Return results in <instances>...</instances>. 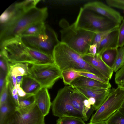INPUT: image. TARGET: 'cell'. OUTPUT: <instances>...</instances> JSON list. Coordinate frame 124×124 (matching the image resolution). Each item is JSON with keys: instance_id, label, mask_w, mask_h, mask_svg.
I'll return each instance as SVG.
<instances>
[{"instance_id": "cell-1", "label": "cell", "mask_w": 124, "mask_h": 124, "mask_svg": "<svg viewBox=\"0 0 124 124\" xmlns=\"http://www.w3.org/2000/svg\"><path fill=\"white\" fill-rule=\"evenodd\" d=\"M48 16L47 8L35 7L23 13H19L7 24L0 26V44L19 37L28 27L36 22L44 21Z\"/></svg>"}, {"instance_id": "cell-2", "label": "cell", "mask_w": 124, "mask_h": 124, "mask_svg": "<svg viewBox=\"0 0 124 124\" xmlns=\"http://www.w3.org/2000/svg\"><path fill=\"white\" fill-rule=\"evenodd\" d=\"M55 64L62 71L66 70L88 72L109 81L98 71L85 61L81 55L61 41L54 47L52 54Z\"/></svg>"}, {"instance_id": "cell-3", "label": "cell", "mask_w": 124, "mask_h": 124, "mask_svg": "<svg viewBox=\"0 0 124 124\" xmlns=\"http://www.w3.org/2000/svg\"><path fill=\"white\" fill-rule=\"evenodd\" d=\"M61 28L60 31L61 41L64 43L82 56L88 51L96 33L75 28L72 24L70 25L65 20L59 23Z\"/></svg>"}, {"instance_id": "cell-4", "label": "cell", "mask_w": 124, "mask_h": 124, "mask_svg": "<svg viewBox=\"0 0 124 124\" xmlns=\"http://www.w3.org/2000/svg\"><path fill=\"white\" fill-rule=\"evenodd\" d=\"M73 24L76 28L95 33L109 30L120 25L83 7L80 8L77 18Z\"/></svg>"}, {"instance_id": "cell-5", "label": "cell", "mask_w": 124, "mask_h": 124, "mask_svg": "<svg viewBox=\"0 0 124 124\" xmlns=\"http://www.w3.org/2000/svg\"><path fill=\"white\" fill-rule=\"evenodd\" d=\"M20 37L27 47L52 56L54 47L60 42L55 31L47 24L46 25L45 31L41 34Z\"/></svg>"}, {"instance_id": "cell-6", "label": "cell", "mask_w": 124, "mask_h": 124, "mask_svg": "<svg viewBox=\"0 0 124 124\" xmlns=\"http://www.w3.org/2000/svg\"><path fill=\"white\" fill-rule=\"evenodd\" d=\"M0 55L4 57L10 63H27L36 64L30 56L27 47L20 37L6 41L0 44Z\"/></svg>"}, {"instance_id": "cell-7", "label": "cell", "mask_w": 124, "mask_h": 124, "mask_svg": "<svg viewBox=\"0 0 124 124\" xmlns=\"http://www.w3.org/2000/svg\"><path fill=\"white\" fill-rule=\"evenodd\" d=\"M29 67L28 76L40 85L41 88H51L62 78V71L55 64H33Z\"/></svg>"}, {"instance_id": "cell-8", "label": "cell", "mask_w": 124, "mask_h": 124, "mask_svg": "<svg viewBox=\"0 0 124 124\" xmlns=\"http://www.w3.org/2000/svg\"><path fill=\"white\" fill-rule=\"evenodd\" d=\"M73 88L65 86L58 91L51 103L53 114L59 118L71 117L82 119L84 118L81 113L73 106L70 98Z\"/></svg>"}, {"instance_id": "cell-9", "label": "cell", "mask_w": 124, "mask_h": 124, "mask_svg": "<svg viewBox=\"0 0 124 124\" xmlns=\"http://www.w3.org/2000/svg\"><path fill=\"white\" fill-rule=\"evenodd\" d=\"M124 99V89H111L108 97L92 116L90 122L105 121L118 110Z\"/></svg>"}, {"instance_id": "cell-10", "label": "cell", "mask_w": 124, "mask_h": 124, "mask_svg": "<svg viewBox=\"0 0 124 124\" xmlns=\"http://www.w3.org/2000/svg\"><path fill=\"white\" fill-rule=\"evenodd\" d=\"M44 117L35 104L28 108L16 109L4 124H45Z\"/></svg>"}, {"instance_id": "cell-11", "label": "cell", "mask_w": 124, "mask_h": 124, "mask_svg": "<svg viewBox=\"0 0 124 124\" xmlns=\"http://www.w3.org/2000/svg\"><path fill=\"white\" fill-rule=\"evenodd\" d=\"M84 8L92 11L120 24L123 17L120 13L108 5L100 1L88 2L83 7Z\"/></svg>"}, {"instance_id": "cell-12", "label": "cell", "mask_w": 124, "mask_h": 124, "mask_svg": "<svg viewBox=\"0 0 124 124\" xmlns=\"http://www.w3.org/2000/svg\"><path fill=\"white\" fill-rule=\"evenodd\" d=\"M75 88L87 99L90 97L95 99L96 103L94 108L97 110L108 96L111 89L97 88L75 87Z\"/></svg>"}, {"instance_id": "cell-13", "label": "cell", "mask_w": 124, "mask_h": 124, "mask_svg": "<svg viewBox=\"0 0 124 124\" xmlns=\"http://www.w3.org/2000/svg\"><path fill=\"white\" fill-rule=\"evenodd\" d=\"M85 61L98 71L109 81L111 78L114 72L102 60L101 56L96 53L93 56L88 53L82 56Z\"/></svg>"}, {"instance_id": "cell-14", "label": "cell", "mask_w": 124, "mask_h": 124, "mask_svg": "<svg viewBox=\"0 0 124 124\" xmlns=\"http://www.w3.org/2000/svg\"><path fill=\"white\" fill-rule=\"evenodd\" d=\"M34 97L36 104L45 117L49 113L52 103L48 89L41 88L36 93Z\"/></svg>"}, {"instance_id": "cell-15", "label": "cell", "mask_w": 124, "mask_h": 124, "mask_svg": "<svg viewBox=\"0 0 124 124\" xmlns=\"http://www.w3.org/2000/svg\"><path fill=\"white\" fill-rule=\"evenodd\" d=\"M73 88L70 98L71 103L82 114L84 118V120L87 121L92 111L87 109L85 106L84 101L87 98L75 88Z\"/></svg>"}, {"instance_id": "cell-16", "label": "cell", "mask_w": 124, "mask_h": 124, "mask_svg": "<svg viewBox=\"0 0 124 124\" xmlns=\"http://www.w3.org/2000/svg\"><path fill=\"white\" fill-rule=\"evenodd\" d=\"M72 88H111L110 83L106 84L85 77L81 76L77 78L70 85Z\"/></svg>"}, {"instance_id": "cell-17", "label": "cell", "mask_w": 124, "mask_h": 124, "mask_svg": "<svg viewBox=\"0 0 124 124\" xmlns=\"http://www.w3.org/2000/svg\"><path fill=\"white\" fill-rule=\"evenodd\" d=\"M118 29L111 32L102 40L97 47L96 53L101 56L107 50L119 48Z\"/></svg>"}, {"instance_id": "cell-18", "label": "cell", "mask_w": 124, "mask_h": 124, "mask_svg": "<svg viewBox=\"0 0 124 124\" xmlns=\"http://www.w3.org/2000/svg\"><path fill=\"white\" fill-rule=\"evenodd\" d=\"M27 49L30 56L37 64H55L52 55L28 47Z\"/></svg>"}, {"instance_id": "cell-19", "label": "cell", "mask_w": 124, "mask_h": 124, "mask_svg": "<svg viewBox=\"0 0 124 124\" xmlns=\"http://www.w3.org/2000/svg\"><path fill=\"white\" fill-rule=\"evenodd\" d=\"M20 86L27 93L33 95L41 88L39 83L28 76H23Z\"/></svg>"}, {"instance_id": "cell-20", "label": "cell", "mask_w": 124, "mask_h": 124, "mask_svg": "<svg viewBox=\"0 0 124 124\" xmlns=\"http://www.w3.org/2000/svg\"><path fill=\"white\" fill-rule=\"evenodd\" d=\"M46 25L44 21H39L35 23L23 31L20 34L19 37L36 36L41 34L45 31Z\"/></svg>"}, {"instance_id": "cell-21", "label": "cell", "mask_w": 124, "mask_h": 124, "mask_svg": "<svg viewBox=\"0 0 124 124\" xmlns=\"http://www.w3.org/2000/svg\"><path fill=\"white\" fill-rule=\"evenodd\" d=\"M16 109V107L9 95L6 102L0 105V124H4L8 117Z\"/></svg>"}, {"instance_id": "cell-22", "label": "cell", "mask_w": 124, "mask_h": 124, "mask_svg": "<svg viewBox=\"0 0 124 124\" xmlns=\"http://www.w3.org/2000/svg\"><path fill=\"white\" fill-rule=\"evenodd\" d=\"M29 64L27 63H9V72L12 76H28L29 69Z\"/></svg>"}, {"instance_id": "cell-23", "label": "cell", "mask_w": 124, "mask_h": 124, "mask_svg": "<svg viewBox=\"0 0 124 124\" xmlns=\"http://www.w3.org/2000/svg\"><path fill=\"white\" fill-rule=\"evenodd\" d=\"M118 48L107 50L104 51L101 55L103 62L108 66L112 69L116 61Z\"/></svg>"}, {"instance_id": "cell-24", "label": "cell", "mask_w": 124, "mask_h": 124, "mask_svg": "<svg viewBox=\"0 0 124 124\" xmlns=\"http://www.w3.org/2000/svg\"><path fill=\"white\" fill-rule=\"evenodd\" d=\"M40 0H27L14 4L16 10L18 12L23 13L36 7Z\"/></svg>"}, {"instance_id": "cell-25", "label": "cell", "mask_w": 124, "mask_h": 124, "mask_svg": "<svg viewBox=\"0 0 124 124\" xmlns=\"http://www.w3.org/2000/svg\"><path fill=\"white\" fill-rule=\"evenodd\" d=\"M17 13L14 4L10 6L0 16V26L4 25L8 23L15 17Z\"/></svg>"}, {"instance_id": "cell-26", "label": "cell", "mask_w": 124, "mask_h": 124, "mask_svg": "<svg viewBox=\"0 0 124 124\" xmlns=\"http://www.w3.org/2000/svg\"><path fill=\"white\" fill-rule=\"evenodd\" d=\"M62 75L64 83L69 85L74 80L81 76L76 71L70 70L62 71Z\"/></svg>"}, {"instance_id": "cell-27", "label": "cell", "mask_w": 124, "mask_h": 124, "mask_svg": "<svg viewBox=\"0 0 124 124\" xmlns=\"http://www.w3.org/2000/svg\"><path fill=\"white\" fill-rule=\"evenodd\" d=\"M124 64V46L118 48V53L114 64L112 68L114 71L116 72Z\"/></svg>"}, {"instance_id": "cell-28", "label": "cell", "mask_w": 124, "mask_h": 124, "mask_svg": "<svg viewBox=\"0 0 124 124\" xmlns=\"http://www.w3.org/2000/svg\"><path fill=\"white\" fill-rule=\"evenodd\" d=\"M34 95L25 98L19 97L18 106L16 109L27 108L33 105L35 103Z\"/></svg>"}, {"instance_id": "cell-29", "label": "cell", "mask_w": 124, "mask_h": 124, "mask_svg": "<svg viewBox=\"0 0 124 124\" xmlns=\"http://www.w3.org/2000/svg\"><path fill=\"white\" fill-rule=\"evenodd\" d=\"M105 122L106 124H124V115L117 110Z\"/></svg>"}, {"instance_id": "cell-30", "label": "cell", "mask_w": 124, "mask_h": 124, "mask_svg": "<svg viewBox=\"0 0 124 124\" xmlns=\"http://www.w3.org/2000/svg\"><path fill=\"white\" fill-rule=\"evenodd\" d=\"M119 25L107 30L99 32L96 33L92 44H95L97 47L102 40L112 31L118 29Z\"/></svg>"}, {"instance_id": "cell-31", "label": "cell", "mask_w": 124, "mask_h": 124, "mask_svg": "<svg viewBox=\"0 0 124 124\" xmlns=\"http://www.w3.org/2000/svg\"><path fill=\"white\" fill-rule=\"evenodd\" d=\"M57 124H87L82 119L71 117L59 118L56 121Z\"/></svg>"}, {"instance_id": "cell-32", "label": "cell", "mask_w": 124, "mask_h": 124, "mask_svg": "<svg viewBox=\"0 0 124 124\" xmlns=\"http://www.w3.org/2000/svg\"><path fill=\"white\" fill-rule=\"evenodd\" d=\"M76 71L77 72L80 76L89 78L105 84H108L110 83L109 82L107 81L99 76L90 72L84 71Z\"/></svg>"}, {"instance_id": "cell-33", "label": "cell", "mask_w": 124, "mask_h": 124, "mask_svg": "<svg viewBox=\"0 0 124 124\" xmlns=\"http://www.w3.org/2000/svg\"><path fill=\"white\" fill-rule=\"evenodd\" d=\"M118 32V43L119 48L124 46V19L120 25Z\"/></svg>"}, {"instance_id": "cell-34", "label": "cell", "mask_w": 124, "mask_h": 124, "mask_svg": "<svg viewBox=\"0 0 124 124\" xmlns=\"http://www.w3.org/2000/svg\"><path fill=\"white\" fill-rule=\"evenodd\" d=\"M107 5L112 7L124 10V0H106Z\"/></svg>"}, {"instance_id": "cell-35", "label": "cell", "mask_w": 124, "mask_h": 124, "mask_svg": "<svg viewBox=\"0 0 124 124\" xmlns=\"http://www.w3.org/2000/svg\"><path fill=\"white\" fill-rule=\"evenodd\" d=\"M9 95L8 85L5 84V86L0 92V105L6 102L8 98Z\"/></svg>"}, {"instance_id": "cell-36", "label": "cell", "mask_w": 124, "mask_h": 124, "mask_svg": "<svg viewBox=\"0 0 124 124\" xmlns=\"http://www.w3.org/2000/svg\"><path fill=\"white\" fill-rule=\"evenodd\" d=\"M0 69L6 74L9 73V63L3 56L0 55Z\"/></svg>"}, {"instance_id": "cell-37", "label": "cell", "mask_w": 124, "mask_h": 124, "mask_svg": "<svg viewBox=\"0 0 124 124\" xmlns=\"http://www.w3.org/2000/svg\"><path fill=\"white\" fill-rule=\"evenodd\" d=\"M115 82L117 85L124 81V66L117 71L115 75Z\"/></svg>"}, {"instance_id": "cell-38", "label": "cell", "mask_w": 124, "mask_h": 124, "mask_svg": "<svg viewBox=\"0 0 124 124\" xmlns=\"http://www.w3.org/2000/svg\"><path fill=\"white\" fill-rule=\"evenodd\" d=\"M0 92L5 86L7 74L0 69Z\"/></svg>"}, {"instance_id": "cell-39", "label": "cell", "mask_w": 124, "mask_h": 124, "mask_svg": "<svg viewBox=\"0 0 124 124\" xmlns=\"http://www.w3.org/2000/svg\"><path fill=\"white\" fill-rule=\"evenodd\" d=\"M21 84H17L16 88L17 89L18 94L19 97L25 98L29 96L33 95L27 93L21 87Z\"/></svg>"}, {"instance_id": "cell-40", "label": "cell", "mask_w": 124, "mask_h": 124, "mask_svg": "<svg viewBox=\"0 0 124 124\" xmlns=\"http://www.w3.org/2000/svg\"><path fill=\"white\" fill-rule=\"evenodd\" d=\"M97 48L96 44H92L90 46L88 53L93 56H95L97 53Z\"/></svg>"}, {"instance_id": "cell-41", "label": "cell", "mask_w": 124, "mask_h": 124, "mask_svg": "<svg viewBox=\"0 0 124 124\" xmlns=\"http://www.w3.org/2000/svg\"><path fill=\"white\" fill-rule=\"evenodd\" d=\"M10 78L11 81L14 87L15 88H16L17 83V82L16 77H15L11 76L10 74Z\"/></svg>"}, {"instance_id": "cell-42", "label": "cell", "mask_w": 124, "mask_h": 124, "mask_svg": "<svg viewBox=\"0 0 124 124\" xmlns=\"http://www.w3.org/2000/svg\"><path fill=\"white\" fill-rule=\"evenodd\" d=\"M23 76H19L16 77L17 84H21L22 83Z\"/></svg>"}, {"instance_id": "cell-43", "label": "cell", "mask_w": 124, "mask_h": 124, "mask_svg": "<svg viewBox=\"0 0 124 124\" xmlns=\"http://www.w3.org/2000/svg\"><path fill=\"white\" fill-rule=\"evenodd\" d=\"M118 110L124 115V99L121 107Z\"/></svg>"}, {"instance_id": "cell-44", "label": "cell", "mask_w": 124, "mask_h": 124, "mask_svg": "<svg viewBox=\"0 0 124 124\" xmlns=\"http://www.w3.org/2000/svg\"><path fill=\"white\" fill-rule=\"evenodd\" d=\"M88 124H106L105 121L92 123L90 122Z\"/></svg>"}, {"instance_id": "cell-45", "label": "cell", "mask_w": 124, "mask_h": 124, "mask_svg": "<svg viewBox=\"0 0 124 124\" xmlns=\"http://www.w3.org/2000/svg\"><path fill=\"white\" fill-rule=\"evenodd\" d=\"M117 86L118 87L124 89V81L120 84H118Z\"/></svg>"}, {"instance_id": "cell-46", "label": "cell", "mask_w": 124, "mask_h": 124, "mask_svg": "<svg viewBox=\"0 0 124 124\" xmlns=\"http://www.w3.org/2000/svg\"><path fill=\"white\" fill-rule=\"evenodd\" d=\"M123 66H124V65Z\"/></svg>"}]
</instances>
